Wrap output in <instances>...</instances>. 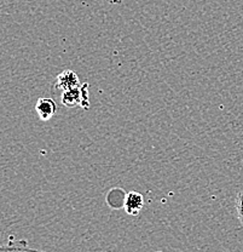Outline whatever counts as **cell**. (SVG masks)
<instances>
[{"mask_svg": "<svg viewBox=\"0 0 243 252\" xmlns=\"http://www.w3.org/2000/svg\"><path fill=\"white\" fill-rule=\"evenodd\" d=\"M62 104L69 108H74L77 106H82V108L87 109L90 106L87 93V84H83L82 86H77L70 90L62 93Z\"/></svg>", "mask_w": 243, "mask_h": 252, "instance_id": "obj_1", "label": "cell"}, {"mask_svg": "<svg viewBox=\"0 0 243 252\" xmlns=\"http://www.w3.org/2000/svg\"><path fill=\"white\" fill-rule=\"evenodd\" d=\"M144 207V198L140 193L135 190H131L126 193V198H125L124 209L127 215L131 216H138Z\"/></svg>", "mask_w": 243, "mask_h": 252, "instance_id": "obj_2", "label": "cell"}, {"mask_svg": "<svg viewBox=\"0 0 243 252\" xmlns=\"http://www.w3.org/2000/svg\"><path fill=\"white\" fill-rule=\"evenodd\" d=\"M35 112L40 120L46 122V120L52 119L57 113L56 102L50 97H40L35 103Z\"/></svg>", "mask_w": 243, "mask_h": 252, "instance_id": "obj_3", "label": "cell"}, {"mask_svg": "<svg viewBox=\"0 0 243 252\" xmlns=\"http://www.w3.org/2000/svg\"><path fill=\"white\" fill-rule=\"evenodd\" d=\"M77 86H80L79 77L77 75V73L70 69H65L61 74H58L56 84H54V88L62 91L70 90V89H74Z\"/></svg>", "mask_w": 243, "mask_h": 252, "instance_id": "obj_4", "label": "cell"}, {"mask_svg": "<svg viewBox=\"0 0 243 252\" xmlns=\"http://www.w3.org/2000/svg\"><path fill=\"white\" fill-rule=\"evenodd\" d=\"M0 252H46V251H39L35 249H32L28 246L27 241H16V243H9L0 245Z\"/></svg>", "mask_w": 243, "mask_h": 252, "instance_id": "obj_5", "label": "cell"}, {"mask_svg": "<svg viewBox=\"0 0 243 252\" xmlns=\"http://www.w3.org/2000/svg\"><path fill=\"white\" fill-rule=\"evenodd\" d=\"M235 210H236V215L240 222L243 224V189L237 194L236 200H235Z\"/></svg>", "mask_w": 243, "mask_h": 252, "instance_id": "obj_6", "label": "cell"}, {"mask_svg": "<svg viewBox=\"0 0 243 252\" xmlns=\"http://www.w3.org/2000/svg\"><path fill=\"white\" fill-rule=\"evenodd\" d=\"M108 2H110V4H115V2H119V0H107Z\"/></svg>", "mask_w": 243, "mask_h": 252, "instance_id": "obj_7", "label": "cell"}, {"mask_svg": "<svg viewBox=\"0 0 243 252\" xmlns=\"http://www.w3.org/2000/svg\"><path fill=\"white\" fill-rule=\"evenodd\" d=\"M155 252H162V251H155Z\"/></svg>", "mask_w": 243, "mask_h": 252, "instance_id": "obj_8", "label": "cell"}]
</instances>
